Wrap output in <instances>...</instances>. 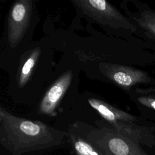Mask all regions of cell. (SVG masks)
<instances>
[{
	"instance_id": "6da1fadb",
	"label": "cell",
	"mask_w": 155,
	"mask_h": 155,
	"mask_svg": "<svg viewBox=\"0 0 155 155\" xmlns=\"http://www.w3.org/2000/svg\"><path fill=\"white\" fill-rule=\"evenodd\" d=\"M55 48L48 37L34 41L6 71L7 93L14 103L35 105L54 76Z\"/></svg>"
},
{
	"instance_id": "7a4b0ae2",
	"label": "cell",
	"mask_w": 155,
	"mask_h": 155,
	"mask_svg": "<svg viewBox=\"0 0 155 155\" xmlns=\"http://www.w3.org/2000/svg\"><path fill=\"white\" fill-rule=\"evenodd\" d=\"M67 137L66 131L39 120L16 116L0 107V143L12 155L58 147L64 144Z\"/></svg>"
},
{
	"instance_id": "3957f363",
	"label": "cell",
	"mask_w": 155,
	"mask_h": 155,
	"mask_svg": "<svg viewBox=\"0 0 155 155\" xmlns=\"http://www.w3.org/2000/svg\"><path fill=\"white\" fill-rule=\"evenodd\" d=\"M39 21L36 0H16L8 9L0 43V66L7 71L35 41Z\"/></svg>"
},
{
	"instance_id": "277c9868",
	"label": "cell",
	"mask_w": 155,
	"mask_h": 155,
	"mask_svg": "<svg viewBox=\"0 0 155 155\" xmlns=\"http://www.w3.org/2000/svg\"><path fill=\"white\" fill-rule=\"evenodd\" d=\"M79 66L64 54L56 66L53 79L31 114L40 117L54 118L68 114L77 103L79 92Z\"/></svg>"
},
{
	"instance_id": "5b68a950",
	"label": "cell",
	"mask_w": 155,
	"mask_h": 155,
	"mask_svg": "<svg viewBox=\"0 0 155 155\" xmlns=\"http://www.w3.org/2000/svg\"><path fill=\"white\" fill-rule=\"evenodd\" d=\"M76 120L70 123L69 128L87 140L97 148L102 155H147L139 144L120 134L102 122Z\"/></svg>"
},
{
	"instance_id": "8992f818",
	"label": "cell",
	"mask_w": 155,
	"mask_h": 155,
	"mask_svg": "<svg viewBox=\"0 0 155 155\" xmlns=\"http://www.w3.org/2000/svg\"><path fill=\"white\" fill-rule=\"evenodd\" d=\"M70 2L79 17L89 23L97 24L107 35L114 36L116 31L127 25L120 12L105 0H71Z\"/></svg>"
},
{
	"instance_id": "52a82bcc",
	"label": "cell",
	"mask_w": 155,
	"mask_h": 155,
	"mask_svg": "<svg viewBox=\"0 0 155 155\" xmlns=\"http://www.w3.org/2000/svg\"><path fill=\"white\" fill-rule=\"evenodd\" d=\"M67 141L75 155H102L100 151L87 140L69 128H67Z\"/></svg>"
},
{
	"instance_id": "ba28073f",
	"label": "cell",
	"mask_w": 155,
	"mask_h": 155,
	"mask_svg": "<svg viewBox=\"0 0 155 155\" xmlns=\"http://www.w3.org/2000/svg\"><path fill=\"white\" fill-rule=\"evenodd\" d=\"M152 106L154 108H155V101L152 103Z\"/></svg>"
}]
</instances>
